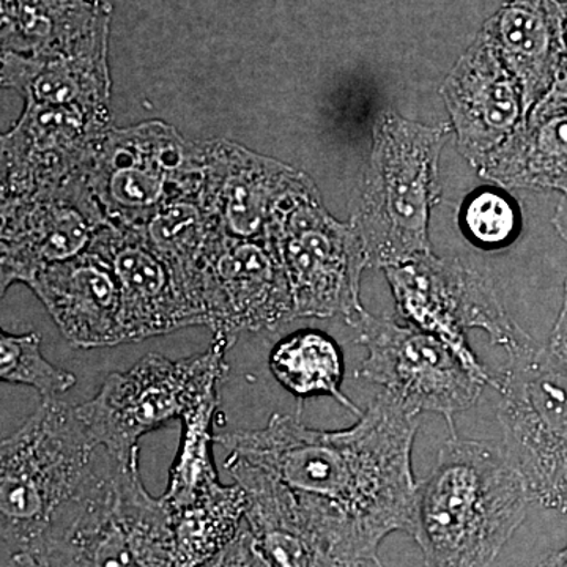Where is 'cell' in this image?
I'll use <instances>...</instances> for the list:
<instances>
[{"label":"cell","instance_id":"obj_1","mask_svg":"<svg viewBox=\"0 0 567 567\" xmlns=\"http://www.w3.org/2000/svg\"><path fill=\"white\" fill-rule=\"evenodd\" d=\"M417 427L420 415L383 390L342 431H320L298 416L275 413L262 429L227 432L216 435V442L322 506L383 567V539L394 532H413Z\"/></svg>","mask_w":567,"mask_h":567},{"label":"cell","instance_id":"obj_2","mask_svg":"<svg viewBox=\"0 0 567 567\" xmlns=\"http://www.w3.org/2000/svg\"><path fill=\"white\" fill-rule=\"evenodd\" d=\"M132 462L93 439L78 406L41 399L0 446L3 561L17 554L33 557L87 496Z\"/></svg>","mask_w":567,"mask_h":567},{"label":"cell","instance_id":"obj_3","mask_svg":"<svg viewBox=\"0 0 567 567\" xmlns=\"http://www.w3.org/2000/svg\"><path fill=\"white\" fill-rule=\"evenodd\" d=\"M529 503L527 484L503 445L451 436L417 483L412 536L425 567H491Z\"/></svg>","mask_w":567,"mask_h":567},{"label":"cell","instance_id":"obj_4","mask_svg":"<svg viewBox=\"0 0 567 567\" xmlns=\"http://www.w3.org/2000/svg\"><path fill=\"white\" fill-rule=\"evenodd\" d=\"M453 128L409 121L385 111L375 123L372 152L352 223L369 267H399L432 252L429 224L440 200V156Z\"/></svg>","mask_w":567,"mask_h":567},{"label":"cell","instance_id":"obj_5","mask_svg":"<svg viewBox=\"0 0 567 567\" xmlns=\"http://www.w3.org/2000/svg\"><path fill=\"white\" fill-rule=\"evenodd\" d=\"M270 237L286 267L297 319L342 317L352 324L363 315L360 284L369 267L363 238L352 221L330 215L308 175L276 204Z\"/></svg>","mask_w":567,"mask_h":567},{"label":"cell","instance_id":"obj_6","mask_svg":"<svg viewBox=\"0 0 567 567\" xmlns=\"http://www.w3.org/2000/svg\"><path fill=\"white\" fill-rule=\"evenodd\" d=\"M494 386L511 464L533 502L567 513V364L533 339L507 353Z\"/></svg>","mask_w":567,"mask_h":567},{"label":"cell","instance_id":"obj_7","mask_svg":"<svg viewBox=\"0 0 567 567\" xmlns=\"http://www.w3.org/2000/svg\"><path fill=\"white\" fill-rule=\"evenodd\" d=\"M230 347L213 339L207 352L171 360L159 353L142 358L125 372L104 380L91 401L76 405L96 442L123 462L140 458V440L174 420H183L229 371Z\"/></svg>","mask_w":567,"mask_h":567},{"label":"cell","instance_id":"obj_8","mask_svg":"<svg viewBox=\"0 0 567 567\" xmlns=\"http://www.w3.org/2000/svg\"><path fill=\"white\" fill-rule=\"evenodd\" d=\"M82 177L110 226L141 227L164 204L203 189L204 144L159 121L111 125Z\"/></svg>","mask_w":567,"mask_h":567},{"label":"cell","instance_id":"obj_9","mask_svg":"<svg viewBox=\"0 0 567 567\" xmlns=\"http://www.w3.org/2000/svg\"><path fill=\"white\" fill-rule=\"evenodd\" d=\"M385 275L402 319L446 342L488 385L494 386V377L473 352L466 331H486L492 344L506 353L533 341L507 316L492 279L464 260L440 259L429 252L386 268Z\"/></svg>","mask_w":567,"mask_h":567},{"label":"cell","instance_id":"obj_10","mask_svg":"<svg viewBox=\"0 0 567 567\" xmlns=\"http://www.w3.org/2000/svg\"><path fill=\"white\" fill-rule=\"evenodd\" d=\"M50 567H174L171 517L145 491L140 461L123 466L81 507L39 559Z\"/></svg>","mask_w":567,"mask_h":567},{"label":"cell","instance_id":"obj_11","mask_svg":"<svg viewBox=\"0 0 567 567\" xmlns=\"http://www.w3.org/2000/svg\"><path fill=\"white\" fill-rule=\"evenodd\" d=\"M350 327L368 352L357 375L383 386L416 415L439 413L456 435L454 417L472 409L488 383L446 342L415 324L364 311Z\"/></svg>","mask_w":567,"mask_h":567},{"label":"cell","instance_id":"obj_12","mask_svg":"<svg viewBox=\"0 0 567 567\" xmlns=\"http://www.w3.org/2000/svg\"><path fill=\"white\" fill-rule=\"evenodd\" d=\"M0 230V289L28 286L44 268L91 249L107 226L84 177L41 189L20 199H3Z\"/></svg>","mask_w":567,"mask_h":567},{"label":"cell","instance_id":"obj_13","mask_svg":"<svg viewBox=\"0 0 567 567\" xmlns=\"http://www.w3.org/2000/svg\"><path fill=\"white\" fill-rule=\"evenodd\" d=\"M204 303L213 339L230 347L245 331L275 330L297 319L274 238L237 240L219 235L205 271Z\"/></svg>","mask_w":567,"mask_h":567},{"label":"cell","instance_id":"obj_14","mask_svg":"<svg viewBox=\"0 0 567 567\" xmlns=\"http://www.w3.org/2000/svg\"><path fill=\"white\" fill-rule=\"evenodd\" d=\"M111 125L110 114L25 103L20 121L2 136V200L80 177Z\"/></svg>","mask_w":567,"mask_h":567},{"label":"cell","instance_id":"obj_15","mask_svg":"<svg viewBox=\"0 0 567 567\" xmlns=\"http://www.w3.org/2000/svg\"><path fill=\"white\" fill-rule=\"evenodd\" d=\"M91 248L102 254L117 276L123 344L197 324L207 327V316L181 271L140 229L107 224Z\"/></svg>","mask_w":567,"mask_h":567},{"label":"cell","instance_id":"obj_16","mask_svg":"<svg viewBox=\"0 0 567 567\" xmlns=\"http://www.w3.org/2000/svg\"><path fill=\"white\" fill-rule=\"evenodd\" d=\"M458 152L480 169L527 118L520 82L481 33L442 85Z\"/></svg>","mask_w":567,"mask_h":567},{"label":"cell","instance_id":"obj_17","mask_svg":"<svg viewBox=\"0 0 567 567\" xmlns=\"http://www.w3.org/2000/svg\"><path fill=\"white\" fill-rule=\"evenodd\" d=\"M224 468L244 487L246 525L271 567H360L315 509L262 466L230 454Z\"/></svg>","mask_w":567,"mask_h":567},{"label":"cell","instance_id":"obj_18","mask_svg":"<svg viewBox=\"0 0 567 567\" xmlns=\"http://www.w3.org/2000/svg\"><path fill=\"white\" fill-rule=\"evenodd\" d=\"M303 175L234 142H204L200 197L226 237L268 238L276 204Z\"/></svg>","mask_w":567,"mask_h":567},{"label":"cell","instance_id":"obj_19","mask_svg":"<svg viewBox=\"0 0 567 567\" xmlns=\"http://www.w3.org/2000/svg\"><path fill=\"white\" fill-rule=\"evenodd\" d=\"M28 286L71 346L123 344L121 286L111 264L95 249L44 268Z\"/></svg>","mask_w":567,"mask_h":567},{"label":"cell","instance_id":"obj_20","mask_svg":"<svg viewBox=\"0 0 567 567\" xmlns=\"http://www.w3.org/2000/svg\"><path fill=\"white\" fill-rule=\"evenodd\" d=\"M480 33L520 82L527 115L567 74L565 18L555 0H509Z\"/></svg>","mask_w":567,"mask_h":567},{"label":"cell","instance_id":"obj_21","mask_svg":"<svg viewBox=\"0 0 567 567\" xmlns=\"http://www.w3.org/2000/svg\"><path fill=\"white\" fill-rule=\"evenodd\" d=\"M477 174L503 188L554 189L567 196V74Z\"/></svg>","mask_w":567,"mask_h":567},{"label":"cell","instance_id":"obj_22","mask_svg":"<svg viewBox=\"0 0 567 567\" xmlns=\"http://www.w3.org/2000/svg\"><path fill=\"white\" fill-rule=\"evenodd\" d=\"M110 41L73 52L18 54L2 51V85L25 103L80 107L110 114Z\"/></svg>","mask_w":567,"mask_h":567},{"label":"cell","instance_id":"obj_23","mask_svg":"<svg viewBox=\"0 0 567 567\" xmlns=\"http://www.w3.org/2000/svg\"><path fill=\"white\" fill-rule=\"evenodd\" d=\"M112 0H0L2 51L73 52L110 41Z\"/></svg>","mask_w":567,"mask_h":567},{"label":"cell","instance_id":"obj_24","mask_svg":"<svg viewBox=\"0 0 567 567\" xmlns=\"http://www.w3.org/2000/svg\"><path fill=\"white\" fill-rule=\"evenodd\" d=\"M173 528L174 567H200L233 543L246 516L240 484H213L178 505L167 506Z\"/></svg>","mask_w":567,"mask_h":567},{"label":"cell","instance_id":"obj_25","mask_svg":"<svg viewBox=\"0 0 567 567\" xmlns=\"http://www.w3.org/2000/svg\"><path fill=\"white\" fill-rule=\"evenodd\" d=\"M268 363L276 382L300 401L328 395L354 415L363 413L342 393L344 353L323 331L300 330L286 336L271 350Z\"/></svg>","mask_w":567,"mask_h":567},{"label":"cell","instance_id":"obj_26","mask_svg":"<svg viewBox=\"0 0 567 567\" xmlns=\"http://www.w3.org/2000/svg\"><path fill=\"white\" fill-rule=\"evenodd\" d=\"M219 388L205 395L196 409L183 417L181 447L169 472V484L162 495L164 505H178L219 483L218 468L213 458V434L219 406Z\"/></svg>","mask_w":567,"mask_h":567},{"label":"cell","instance_id":"obj_27","mask_svg":"<svg viewBox=\"0 0 567 567\" xmlns=\"http://www.w3.org/2000/svg\"><path fill=\"white\" fill-rule=\"evenodd\" d=\"M0 379L32 386L41 399H58L76 385V375L50 363L41 352L39 333L0 334Z\"/></svg>","mask_w":567,"mask_h":567},{"label":"cell","instance_id":"obj_28","mask_svg":"<svg viewBox=\"0 0 567 567\" xmlns=\"http://www.w3.org/2000/svg\"><path fill=\"white\" fill-rule=\"evenodd\" d=\"M458 219L465 237L486 251L513 245L522 229L520 208L513 197L498 189L483 188L470 194Z\"/></svg>","mask_w":567,"mask_h":567},{"label":"cell","instance_id":"obj_29","mask_svg":"<svg viewBox=\"0 0 567 567\" xmlns=\"http://www.w3.org/2000/svg\"><path fill=\"white\" fill-rule=\"evenodd\" d=\"M200 567H271L262 550L257 546L256 537L246 525L240 528L233 543L227 544L219 554Z\"/></svg>","mask_w":567,"mask_h":567},{"label":"cell","instance_id":"obj_30","mask_svg":"<svg viewBox=\"0 0 567 567\" xmlns=\"http://www.w3.org/2000/svg\"><path fill=\"white\" fill-rule=\"evenodd\" d=\"M548 349L557 354L563 363L567 364V281L565 286V298H563L561 311H559L557 322L551 330Z\"/></svg>","mask_w":567,"mask_h":567},{"label":"cell","instance_id":"obj_31","mask_svg":"<svg viewBox=\"0 0 567 567\" xmlns=\"http://www.w3.org/2000/svg\"><path fill=\"white\" fill-rule=\"evenodd\" d=\"M551 223H554L559 237L565 238L567 241V196H563V199L559 200L554 218H551Z\"/></svg>","mask_w":567,"mask_h":567},{"label":"cell","instance_id":"obj_32","mask_svg":"<svg viewBox=\"0 0 567 567\" xmlns=\"http://www.w3.org/2000/svg\"><path fill=\"white\" fill-rule=\"evenodd\" d=\"M3 567H50L29 554H17L3 561Z\"/></svg>","mask_w":567,"mask_h":567},{"label":"cell","instance_id":"obj_33","mask_svg":"<svg viewBox=\"0 0 567 567\" xmlns=\"http://www.w3.org/2000/svg\"><path fill=\"white\" fill-rule=\"evenodd\" d=\"M537 567H567V544L561 550L548 555Z\"/></svg>","mask_w":567,"mask_h":567},{"label":"cell","instance_id":"obj_34","mask_svg":"<svg viewBox=\"0 0 567 567\" xmlns=\"http://www.w3.org/2000/svg\"><path fill=\"white\" fill-rule=\"evenodd\" d=\"M555 3L561 10L563 18H565V28H566V37H567V0H555Z\"/></svg>","mask_w":567,"mask_h":567}]
</instances>
